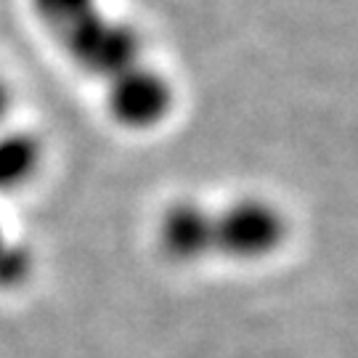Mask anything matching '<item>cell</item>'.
Instances as JSON below:
<instances>
[{
  "label": "cell",
  "instance_id": "obj_1",
  "mask_svg": "<svg viewBox=\"0 0 358 358\" xmlns=\"http://www.w3.org/2000/svg\"><path fill=\"white\" fill-rule=\"evenodd\" d=\"M66 56L85 75L112 80L120 72L138 64L141 38L130 24L106 16L101 8L85 13L75 24L59 32Z\"/></svg>",
  "mask_w": 358,
  "mask_h": 358
},
{
  "label": "cell",
  "instance_id": "obj_2",
  "mask_svg": "<svg viewBox=\"0 0 358 358\" xmlns=\"http://www.w3.org/2000/svg\"><path fill=\"white\" fill-rule=\"evenodd\" d=\"M282 213L263 199H236L215 213V252L231 260H260L284 242Z\"/></svg>",
  "mask_w": 358,
  "mask_h": 358
},
{
  "label": "cell",
  "instance_id": "obj_3",
  "mask_svg": "<svg viewBox=\"0 0 358 358\" xmlns=\"http://www.w3.org/2000/svg\"><path fill=\"white\" fill-rule=\"evenodd\" d=\"M106 83V109L117 125L128 130H149L170 115L173 88L157 69L141 66L138 62Z\"/></svg>",
  "mask_w": 358,
  "mask_h": 358
},
{
  "label": "cell",
  "instance_id": "obj_4",
  "mask_svg": "<svg viewBox=\"0 0 358 358\" xmlns=\"http://www.w3.org/2000/svg\"><path fill=\"white\" fill-rule=\"evenodd\" d=\"M157 242L173 263H196L215 252V213L199 202L183 199L167 207L159 226Z\"/></svg>",
  "mask_w": 358,
  "mask_h": 358
},
{
  "label": "cell",
  "instance_id": "obj_5",
  "mask_svg": "<svg viewBox=\"0 0 358 358\" xmlns=\"http://www.w3.org/2000/svg\"><path fill=\"white\" fill-rule=\"evenodd\" d=\"M40 167V143L29 133H0V192L24 186Z\"/></svg>",
  "mask_w": 358,
  "mask_h": 358
},
{
  "label": "cell",
  "instance_id": "obj_6",
  "mask_svg": "<svg viewBox=\"0 0 358 358\" xmlns=\"http://www.w3.org/2000/svg\"><path fill=\"white\" fill-rule=\"evenodd\" d=\"M32 11L51 32H62L85 13L99 8V0H29Z\"/></svg>",
  "mask_w": 358,
  "mask_h": 358
},
{
  "label": "cell",
  "instance_id": "obj_7",
  "mask_svg": "<svg viewBox=\"0 0 358 358\" xmlns=\"http://www.w3.org/2000/svg\"><path fill=\"white\" fill-rule=\"evenodd\" d=\"M32 271V255L24 244L8 242L3 244L0 250V287L8 289V287H19L29 276Z\"/></svg>",
  "mask_w": 358,
  "mask_h": 358
},
{
  "label": "cell",
  "instance_id": "obj_8",
  "mask_svg": "<svg viewBox=\"0 0 358 358\" xmlns=\"http://www.w3.org/2000/svg\"><path fill=\"white\" fill-rule=\"evenodd\" d=\"M8 88H6V83L0 80V120H3V115H6V109H8Z\"/></svg>",
  "mask_w": 358,
  "mask_h": 358
},
{
  "label": "cell",
  "instance_id": "obj_9",
  "mask_svg": "<svg viewBox=\"0 0 358 358\" xmlns=\"http://www.w3.org/2000/svg\"><path fill=\"white\" fill-rule=\"evenodd\" d=\"M3 244H6V236H3V231H0V250H3Z\"/></svg>",
  "mask_w": 358,
  "mask_h": 358
}]
</instances>
